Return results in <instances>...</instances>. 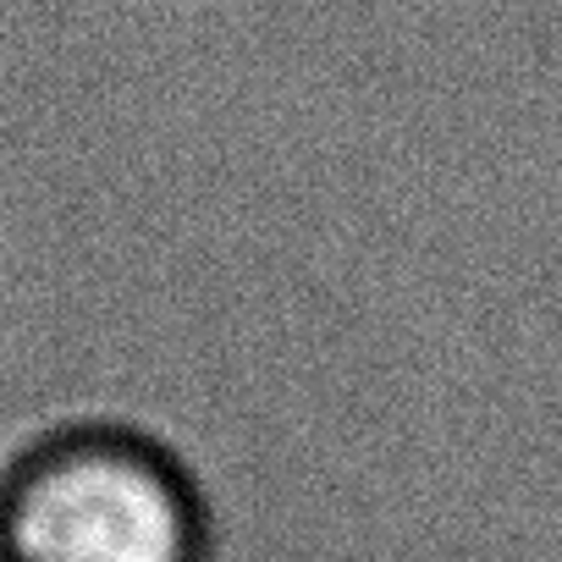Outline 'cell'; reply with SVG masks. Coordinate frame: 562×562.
Here are the masks:
<instances>
[{
	"mask_svg": "<svg viewBox=\"0 0 562 562\" xmlns=\"http://www.w3.org/2000/svg\"><path fill=\"white\" fill-rule=\"evenodd\" d=\"M199 463L149 419L67 408L0 447V562H215Z\"/></svg>",
	"mask_w": 562,
	"mask_h": 562,
	"instance_id": "1",
	"label": "cell"
}]
</instances>
